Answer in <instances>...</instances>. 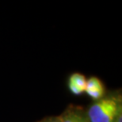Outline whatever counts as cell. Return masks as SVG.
<instances>
[{
  "mask_svg": "<svg viewBox=\"0 0 122 122\" xmlns=\"http://www.w3.org/2000/svg\"><path fill=\"white\" fill-rule=\"evenodd\" d=\"M121 113V105L114 97L99 99L90 107L87 117L90 122H115Z\"/></svg>",
  "mask_w": 122,
  "mask_h": 122,
  "instance_id": "obj_1",
  "label": "cell"
},
{
  "mask_svg": "<svg viewBox=\"0 0 122 122\" xmlns=\"http://www.w3.org/2000/svg\"><path fill=\"white\" fill-rule=\"evenodd\" d=\"M61 122H90L87 115L81 109H68L60 117Z\"/></svg>",
  "mask_w": 122,
  "mask_h": 122,
  "instance_id": "obj_2",
  "label": "cell"
},
{
  "mask_svg": "<svg viewBox=\"0 0 122 122\" xmlns=\"http://www.w3.org/2000/svg\"><path fill=\"white\" fill-rule=\"evenodd\" d=\"M75 86L79 87L80 89L83 90L85 91L86 89V79L83 75L79 74V73H74L70 76L69 78V82Z\"/></svg>",
  "mask_w": 122,
  "mask_h": 122,
  "instance_id": "obj_3",
  "label": "cell"
},
{
  "mask_svg": "<svg viewBox=\"0 0 122 122\" xmlns=\"http://www.w3.org/2000/svg\"><path fill=\"white\" fill-rule=\"evenodd\" d=\"M94 89H99L102 90L105 89L104 85L102 82L97 77H91L89 79L86 80V90H94Z\"/></svg>",
  "mask_w": 122,
  "mask_h": 122,
  "instance_id": "obj_4",
  "label": "cell"
},
{
  "mask_svg": "<svg viewBox=\"0 0 122 122\" xmlns=\"http://www.w3.org/2000/svg\"><path fill=\"white\" fill-rule=\"evenodd\" d=\"M85 92L91 97L94 99H101L103 95L105 94V89L99 90V89H94V90H86Z\"/></svg>",
  "mask_w": 122,
  "mask_h": 122,
  "instance_id": "obj_5",
  "label": "cell"
},
{
  "mask_svg": "<svg viewBox=\"0 0 122 122\" xmlns=\"http://www.w3.org/2000/svg\"><path fill=\"white\" fill-rule=\"evenodd\" d=\"M68 87H69V90L71 91L74 94H76V95H79L82 94L83 92H85L83 90L80 89L79 87H78L75 85H73L71 83H68Z\"/></svg>",
  "mask_w": 122,
  "mask_h": 122,
  "instance_id": "obj_6",
  "label": "cell"
},
{
  "mask_svg": "<svg viewBox=\"0 0 122 122\" xmlns=\"http://www.w3.org/2000/svg\"><path fill=\"white\" fill-rule=\"evenodd\" d=\"M41 122H61L60 117H52V118H48L46 120L41 121Z\"/></svg>",
  "mask_w": 122,
  "mask_h": 122,
  "instance_id": "obj_7",
  "label": "cell"
},
{
  "mask_svg": "<svg viewBox=\"0 0 122 122\" xmlns=\"http://www.w3.org/2000/svg\"><path fill=\"white\" fill-rule=\"evenodd\" d=\"M121 117H122V115H121V113H120L118 115L117 117L115 122H122V118Z\"/></svg>",
  "mask_w": 122,
  "mask_h": 122,
  "instance_id": "obj_8",
  "label": "cell"
}]
</instances>
